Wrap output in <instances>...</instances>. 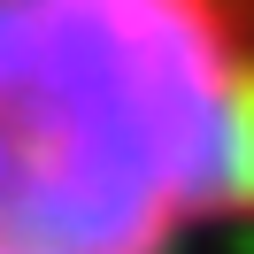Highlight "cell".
I'll list each match as a JSON object with an SVG mask.
<instances>
[{
	"label": "cell",
	"mask_w": 254,
	"mask_h": 254,
	"mask_svg": "<svg viewBox=\"0 0 254 254\" xmlns=\"http://www.w3.org/2000/svg\"><path fill=\"white\" fill-rule=\"evenodd\" d=\"M208 231H254V0H0V254Z\"/></svg>",
	"instance_id": "6da1fadb"
}]
</instances>
